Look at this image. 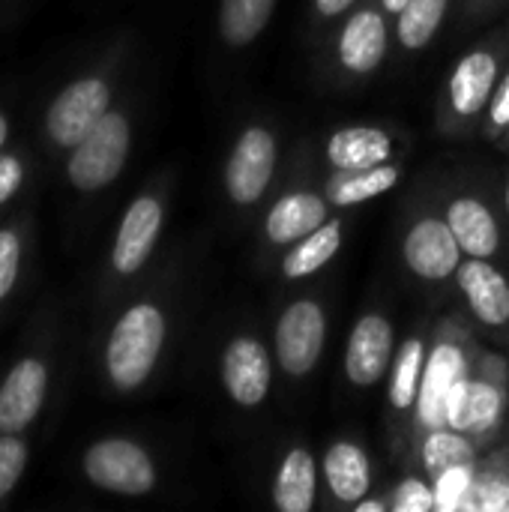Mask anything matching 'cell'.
I'll return each mask as SVG.
<instances>
[{
	"instance_id": "obj_21",
	"label": "cell",
	"mask_w": 509,
	"mask_h": 512,
	"mask_svg": "<svg viewBox=\"0 0 509 512\" xmlns=\"http://www.w3.org/2000/svg\"><path fill=\"white\" fill-rule=\"evenodd\" d=\"M318 498V465L306 447H291L273 477V504L279 512H309Z\"/></svg>"
},
{
	"instance_id": "obj_13",
	"label": "cell",
	"mask_w": 509,
	"mask_h": 512,
	"mask_svg": "<svg viewBox=\"0 0 509 512\" xmlns=\"http://www.w3.org/2000/svg\"><path fill=\"white\" fill-rule=\"evenodd\" d=\"M162 222H165V207L159 198L138 195L129 204V210L120 219L117 240L111 249V267L120 276H132L147 264V258L153 255L156 240L162 234Z\"/></svg>"
},
{
	"instance_id": "obj_40",
	"label": "cell",
	"mask_w": 509,
	"mask_h": 512,
	"mask_svg": "<svg viewBox=\"0 0 509 512\" xmlns=\"http://www.w3.org/2000/svg\"><path fill=\"white\" fill-rule=\"evenodd\" d=\"M504 144H507V147H509V126H507V129H504Z\"/></svg>"
},
{
	"instance_id": "obj_9",
	"label": "cell",
	"mask_w": 509,
	"mask_h": 512,
	"mask_svg": "<svg viewBox=\"0 0 509 512\" xmlns=\"http://www.w3.org/2000/svg\"><path fill=\"white\" fill-rule=\"evenodd\" d=\"M222 387L240 408H258L273 387V357L258 336H234L222 351Z\"/></svg>"
},
{
	"instance_id": "obj_35",
	"label": "cell",
	"mask_w": 509,
	"mask_h": 512,
	"mask_svg": "<svg viewBox=\"0 0 509 512\" xmlns=\"http://www.w3.org/2000/svg\"><path fill=\"white\" fill-rule=\"evenodd\" d=\"M357 0H315V12L321 18H339L345 9H351Z\"/></svg>"
},
{
	"instance_id": "obj_32",
	"label": "cell",
	"mask_w": 509,
	"mask_h": 512,
	"mask_svg": "<svg viewBox=\"0 0 509 512\" xmlns=\"http://www.w3.org/2000/svg\"><path fill=\"white\" fill-rule=\"evenodd\" d=\"M18 267H21V240L15 231L3 228L0 231V300L15 288Z\"/></svg>"
},
{
	"instance_id": "obj_25",
	"label": "cell",
	"mask_w": 509,
	"mask_h": 512,
	"mask_svg": "<svg viewBox=\"0 0 509 512\" xmlns=\"http://www.w3.org/2000/svg\"><path fill=\"white\" fill-rule=\"evenodd\" d=\"M426 357H429V351L420 336H411L399 345L393 366H390V387H387V399H390L393 411H414Z\"/></svg>"
},
{
	"instance_id": "obj_26",
	"label": "cell",
	"mask_w": 509,
	"mask_h": 512,
	"mask_svg": "<svg viewBox=\"0 0 509 512\" xmlns=\"http://www.w3.org/2000/svg\"><path fill=\"white\" fill-rule=\"evenodd\" d=\"M477 456H480L477 441L450 426L426 432L420 444V462L429 480H435L441 471L456 468V465H477Z\"/></svg>"
},
{
	"instance_id": "obj_31",
	"label": "cell",
	"mask_w": 509,
	"mask_h": 512,
	"mask_svg": "<svg viewBox=\"0 0 509 512\" xmlns=\"http://www.w3.org/2000/svg\"><path fill=\"white\" fill-rule=\"evenodd\" d=\"M27 465V447L18 435H0V501L15 489Z\"/></svg>"
},
{
	"instance_id": "obj_27",
	"label": "cell",
	"mask_w": 509,
	"mask_h": 512,
	"mask_svg": "<svg viewBox=\"0 0 509 512\" xmlns=\"http://www.w3.org/2000/svg\"><path fill=\"white\" fill-rule=\"evenodd\" d=\"M450 0H411L396 15V39L405 51H423L441 30Z\"/></svg>"
},
{
	"instance_id": "obj_33",
	"label": "cell",
	"mask_w": 509,
	"mask_h": 512,
	"mask_svg": "<svg viewBox=\"0 0 509 512\" xmlns=\"http://www.w3.org/2000/svg\"><path fill=\"white\" fill-rule=\"evenodd\" d=\"M486 123H489V132H495V135L509 126V72L498 78V87L486 108Z\"/></svg>"
},
{
	"instance_id": "obj_12",
	"label": "cell",
	"mask_w": 509,
	"mask_h": 512,
	"mask_svg": "<svg viewBox=\"0 0 509 512\" xmlns=\"http://www.w3.org/2000/svg\"><path fill=\"white\" fill-rule=\"evenodd\" d=\"M501 78V63L492 48H474L468 51L450 72L447 78V105L450 114L462 123L477 120L486 114L489 99L498 87Z\"/></svg>"
},
{
	"instance_id": "obj_4",
	"label": "cell",
	"mask_w": 509,
	"mask_h": 512,
	"mask_svg": "<svg viewBox=\"0 0 509 512\" xmlns=\"http://www.w3.org/2000/svg\"><path fill=\"white\" fill-rule=\"evenodd\" d=\"M87 480L111 495L141 498L156 489V465L144 447L129 438H102L84 453Z\"/></svg>"
},
{
	"instance_id": "obj_30",
	"label": "cell",
	"mask_w": 509,
	"mask_h": 512,
	"mask_svg": "<svg viewBox=\"0 0 509 512\" xmlns=\"http://www.w3.org/2000/svg\"><path fill=\"white\" fill-rule=\"evenodd\" d=\"M390 510L393 512H429L435 510V489L432 480L423 477H405L393 498H390Z\"/></svg>"
},
{
	"instance_id": "obj_16",
	"label": "cell",
	"mask_w": 509,
	"mask_h": 512,
	"mask_svg": "<svg viewBox=\"0 0 509 512\" xmlns=\"http://www.w3.org/2000/svg\"><path fill=\"white\" fill-rule=\"evenodd\" d=\"M45 387L48 369L42 360L24 357L9 369L0 384V435H18L36 420L45 402Z\"/></svg>"
},
{
	"instance_id": "obj_41",
	"label": "cell",
	"mask_w": 509,
	"mask_h": 512,
	"mask_svg": "<svg viewBox=\"0 0 509 512\" xmlns=\"http://www.w3.org/2000/svg\"><path fill=\"white\" fill-rule=\"evenodd\" d=\"M507 512H509V510H507Z\"/></svg>"
},
{
	"instance_id": "obj_19",
	"label": "cell",
	"mask_w": 509,
	"mask_h": 512,
	"mask_svg": "<svg viewBox=\"0 0 509 512\" xmlns=\"http://www.w3.org/2000/svg\"><path fill=\"white\" fill-rule=\"evenodd\" d=\"M396 144L393 135L381 126L357 123L336 129L327 138L324 156L333 171H360V168H375L384 162H393Z\"/></svg>"
},
{
	"instance_id": "obj_3",
	"label": "cell",
	"mask_w": 509,
	"mask_h": 512,
	"mask_svg": "<svg viewBox=\"0 0 509 512\" xmlns=\"http://www.w3.org/2000/svg\"><path fill=\"white\" fill-rule=\"evenodd\" d=\"M129 144H132V129L126 114L108 111L81 144L72 147V156L66 162V177L78 192H99L111 186L126 159H129Z\"/></svg>"
},
{
	"instance_id": "obj_36",
	"label": "cell",
	"mask_w": 509,
	"mask_h": 512,
	"mask_svg": "<svg viewBox=\"0 0 509 512\" xmlns=\"http://www.w3.org/2000/svg\"><path fill=\"white\" fill-rule=\"evenodd\" d=\"M354 510L357 512H384V510H390V501H357L354 504Z\"/></svg>"
},
{
	"instance_id": "obj_17",
	"label": "cell",
	"mask_w": 509,
	"mask_h": 512,
	"mask_svg": "<svg viewBox=\"0 0 509 512\" xmlns=\"http://www.w3.org/2000/svg\"><path fill=\"white\" fill-rule=\"evenodd\" d=\"M330 219V198L309 189L285 192L264 219V237L270 246H294Z\"/></svg>"
},
{
	"instance_id": "obj_6",
	"label": "cell",
	"mask_w": 509,
	"mask_h": 512,
	"mask_svg": "<svg viewBox=\"0 0 509 512\" xmlns=\"http://www.w3.org/2000/svg\"><path fill=\"white\" fill-rule=\"evenodd\" d=\"M279 159L276 135L267 126H246L225 162V192L237 207H252L273 183Z\"/></svg>"
},
{
	"instance_id": "obj_10",
	"label": "cell",
	"mask_w": 509,
	"mask_h": 512,
	"mask_svg": "<svg viewBox=\"0 0 509 512\" xmlns=\"http://www.w3.org/2000/svg\"><path fill=\"white\" fill-rule=\"evenodd\" d=\"M402 261L405 267L423 279V282H444L456 276L459 264L465 261V252L447 225V219L438 216H423L417 219L405 240H402Z\"/></svg>"
},
{
	"instance_id": "obj_5",
	"label": "cell",
	"mask_w": 509,
	"mask_h": 512,
	"mask_svg": "<svg viewBox=\"0 0 509 512\" xmlns=\"http://www.w3.org/2000/svg\"><path fill=\"white\" fill-rule=\"evenodd\" d=\"M327 345V312L318 300L303 297L282 309L273 333V354L288 378H306Z\"/></svg>"
},
{
	"instance_id": "obj_1",
	"label": "cell",
	"mask_w": 509,
	"mask_h": 512,
	"mask_svg": "<svg viewBox=\"0 0 509 512\" xmlns=\"http://www.w3.org/2000/svg\"><path fill=\"white\" fill-rule=\"evenodd\" d=\"M165 333L168 321L156 303H135L117 318L105 345V372L117 390H138L153 375Z\"/></svg>"
},
{
	"instance_id": "obj_23",
	"label": "cell",
	"mask_w": 509,
	"mask_h": 512,
	"mask_svg": "<svg viewBox=\"0 0 509 512\" xmlns=\"http://www.w3.org/2000/svg\"><path fill=\"white\" fill-rule=\"evenodd\" d=\"M402 180V168L396 162H384L360 171H336L327 183V198L336 207H357L378 195H387Z\"/></svg>"
},
{
	"instance_id": "obj_22",
	"label": "cell",
	"mask_w": 509,
	"mask_h": 512,
	"mask_svg": "<svg viewBox=\"0 0 509 512\" xmlns=\"http://www.w3.org/2000/svg\"><path fill=\"white\" fill-rule=\"evenodd\" d=\"M345 243V228L339 219H327L321 228H315L312 234H306L303 240H297L285 258H282V276L288 282H297V279H309L315 276L318 270H324L342 249Z\"/></svg>"
},
{
	"instance_id": "obj_18",
	"label": "cell",
	"mask_w": 509,
	"mask_h": 512,
	"mask_svg": "<svg viewBox=\"0 0 509 512\" xmlns=\"http://www.w3.org/2000/svg\"><path fill=\"white\" fill-rule=\"evenodd\" d=\"M444 219L453 228V234L468 258H495L501 252V243H504L501 222L483 198H477V195L450 198Z\"/></svg>"
},
{
	"instance_id": "obj_39",
	"label": "cell",
	"mask_w": 509,
	"mask_h": 512,
	"mask_svg": "<svg viewBox=\"0 0 509 512\" xmlns=\"http://www.w3.org/2000/svg\"><path fill=\"white\" fill-rule=\"evenodd\" d=\"M504 204H507V216H509V183H507V192H504Z\"/></svg>"
},
{
	"instance_id": "obj_29",
	"label": "cell",
	"mask_w": 509,
	"mask_h": 512,
	"mask_svg": "<svg viewBox=\"0 0 509 512\" xmlns=\"http://www.w3.org/2000/svg\"><path fill=\"white\" fill-rule=\"evenodd\" d=\"M474 477H477V465H456V468H447L441 471L435 480H432V489H435V510L438 512H462V504L474 486Z\"/></svg>"
},
{
	"instance_id": "obj_34",
	"label": "cell",
	"mask_w": 509,
	"mask_h": 512,
	"mask_svg": "<svg viewBox=\"0 0 509 512\" xmlns=\"http://www.w3.org/2000/svg\"><path fill=\"white\" fill-rule=\"evenodd\" d=\"M21 177H24L21 162L15 156H9V153H0V204H6L18 192Z\"/></svg>"
},
{
	"instance_id": "obj_28",
	"label": "cell",
	"mask_w": 509,
	"mask_h": 512,
	"mask_svg": "<svg viewBox=\"0 0 509 512\" xmlns=\"http://www.w3.org/2000/svg\"><path fill=\"white\" fill-rule=\"evenodd\" d=\"M509 510V474L507 471H483L477 468L474 486L462 504V512H504Z\"/></svg>"
},
{
	"instance_id": "obj_24",
	"label": "cell",
	"mask_w": 509,
	"mask_h": 512,
	"mask_svg": "<svg viewBox=\"0 0 509 512\" xmlns=\"http://www.w3.org/2000/svg\"><path fill=\"white\" fill-rule=\"evenodd\" d=\"M279 0H222L219 3V36L231 48L252 45L270 24Z\"/></svg>"
},
{
	"instance_id": "obj_11",
	"label": "cell",
	"mask_w": 509,
	"mask_h": 512,
	"mask_svg": "<svg viewBox=\"0 0 509 512\" xmlns=\"http://www.w3.org/2000/svg\"><path fill=\"white\" fill-rule=\"evenodd\" d=\"M396 357V333L387 315L366 312L357 318L345 348V375L354 387H375L384 381Z\"/></svg>"
},
{
	"instance_id": "obj_8",
	"label": "cell",
	"mask_w": 509,
	"mask_h": 512,
	"mask_svg": "<svg viewBox=\"0 0 509 512\" xmlns=\"http://www.w3.org/2000/svg\"><path fill=\"white\" fill-rule=\"evenodd\" d=\"M468 354L465 345L453 336H441L429 357H426V369H423V381H420V393L414 402V420L420 432H432L447 426V396L456 387V381L468 372Z\"/></svg>"
},
{
	"instance_id": "obj_15",
	"label": "cell",
	"mask_w": 509,
	"mask_h": 512,
	"mask_svg": "<svg viewBox=\"0 0 509 512\" xmlns=\"http://www.w3.org/2000/svg\"><path fill=\"white\" fill-rule=\"evenodd\" d=\"M456 285L483 327H507L509 324V279L492 258H468L456 270Z\"/></svg>"
},
{
	"instance_id": "obj_14",
	"label": "cell",
	"mask_w": 509,
	"mask_h": 512,
	"mask_svg": "<svg viewBox=\"0 0 509 512\" xmlns=\"http://www.w3.org/2000/svg\"><path fill=\"white\" fill-rule=\"evenodd\" d=\"M390 48V30L381 9H357L339 30L336 60L348 75H372Z\"/></svg>"
},
{
	"instance_id": "obj_20",
	"label": "cell",
	"mask_w": 509,
	"mask_h": 512,
	"mask_svg": "<svg viewBox=\"0 0 509 512\" xmlns=\"http://www.w3.org/2000/svg\"><path fill=\"white\" fill-rule=\"evenodd\" d=\"M330 495L339 504L354 507L372 492V462L369 453L354 441H333L321 462Z\"/></svg>"
},
{
	"instance_id": "obj_2",
	"label": "cell",
	"mask_w": 509,
	"mask_h": 512,
	"mask_svg": "<svg viewBox=\"0 0 509 512\" xmlns=\"http://www.w3.org/2000/svg\"><path fill=\"white\" fill-rule=\"evenodd\" d=\"M504 372L507 369L498 357L483 354L480 372L468 369L450 390L447 411H444L447 426L465 432L477 444H486L504 420V408H507Z\"/></svg>"
},
{
	"instance_id": "obj_37",
	"label": "cell",
	"mask_w": 509,
	"mask_h": 512,
	"mask_svg": "<svg viewBox=\"0 0 509 512\" xmlns=\"http://www.w3.org/2000/svg\"><path fill=\"white\" fill-rule=\"evenodd\" d=\"M408 3H411V0H381V6H384V9H387L390 15H399V12H402V9H405Z\"/></svg>"
},
{
	"instance_id": "obj_7",
	"label": "cell",
	"mask_w": 509,
	"mask_h": 512,
	"mask_svg": "<svg viewBox=\"0 0 509 512\" xmlns=\"http://www.w3.org/2000/svg\"><path fill=\"white\" fill-rule=\"evenodd\" d=\"M111 111V87L96 78H78L57 93L45 114V129L57 147H75L87 138V132Z\"/></svg>"
},
{
	"instance_id": "obj_38",
	"label": "cell",
	"mask_w": 509,
	"mask_h": 512,
	"mask_svg": "<svg viewBox=\"0 0 509 512\" xmlns=\"http://www.w3.org/2000/svg\"><path fill=\"white\" fill-rule=\"evenodd\" d=\"M6 135H9V123H6V117L0 114V147L6 144Z\"/></svg>"
}]
</instances>
